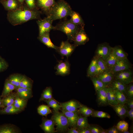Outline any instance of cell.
I'll return each mask as SVG.
<instances>
[{
	"label": "cell",
	"mask_w": 133,
	"mask_h": 133,
	"mask_svg": "<svg viewBox=\"0 0 133 133\" xmlns=\"http://www.w3.org/2000/svg\"><path fill=\"white\" fill-rule=\"evenodd\" d=\"M41 13L37 9L31 10L26 5H21L16 10L8 11L7 18L9 22L15 26L22 24L30 20L41 19Z\"/></svg>",
	"instance_id": "1"
},
{
	"label": "cell",
	"mask_w": 133,
	"mask_h": 133,
	"mask_svg": "<svg viewBox=\"0 0 133 133\" xmlns=\"http://www.w3.org/2000/svg\"><path fill=\"white\" fill-rule=\"evenodd\" d=\"M72 10L69 4L64 0L58 1L52 7L47 16L53 21L69 16Z\"/></svg>",
	"instance_id": "2"
},
{
	"label": "cell",
	"mask_w": 133,
	"mask_h": 133,
	"mask_svg": "<svg viewBox=\"0 0 133 133\" xmlns=\"http://www.w3.org/2000/svg\"><path fill=\"white\" fill-rule=\"evenodd\" d=\"M80 27L69 19L59 23L54 26V30L63 32L67 35L68 40L73 41L75 35L80 29Z\"/></svg>",
	"instance_id": "3"
},
{
	"label": "cell",
	"mask_w": 133,
	"mask_h": 133,
	"mask_svg": "<svg viewBox=\"0 0 133 133\" xmlns=\"http://www.w3.org/2000/svg\"><path fill=\"white\" fill-rule=\"evenodd\" d=\"M51 118L56 126V132H63L67 130L69 126L67 119L62 112L54 111Z\"/></svg>",
	"instance_id": "4"
},
{
	"label": "cell",
	"mask_w": 133,
	"mask_h": 133,
	"mask_svg": "<svg viewBox=\"0 0 133 133\" xmlns=\"http://www.w3.org/2000/svg\"><path fill=\"white\" fill-rule=\"evenodd\" d=\"M53 21L49 16L43 19L38 20L36 21L39 28V36L47 32H50L52 30H54V27L52 25Z\"/></svg>",
	"instance_id": "5"
},
{
	"label": "cell",
	"mask_w": 133,
	"mask_h": 133,
	"mask_svg": "<svg viewBox=\"0 0 133 133\" xmlns=\"http://www.w3.org/2000/svg\"><path fill=\"white\" fill-rule=\"evenodd\" d=\"M76 46L74 44H70L68 40L62 41L60 45L56 50L62 56L68 57L74 51Z\"/></svg>",
	"instance_id": "6"
},
{
	"label": "cell",
	"mask_w": 133,
	"mask_h": 133,
	"mask_svg": "<svg viewBox=\"0 0 133 133\" xmlns=\"http://www.w3.org/2000/svg\"><path fill=\"white\" fill-rule=\"evenodd\" d=\"M112 48L108 44L104 43L100 44L96 51L97 57L105 61L111 53Z\"/></svg>",
	"instance_id": "7"
},
{
	"label": "cell",
	"mask_w": 133,
	"mask_h": 133,
	"mask_svg": "<svg viewBox=\"0 0 133 133\" xmlns=\"http://www.w3.org/2000/svg\"><path fill=\"white\" fill-rule=\"evenodd\" d=\"M114 79L128 85L133 81V72L130 70H124L114 74Z\"/></svg>",
	"instance_id": "8"
},
{
	"label": "cell",
	"mask_w": 133,
	"mask_h": 133,
	"mask_svg": "<svg viewBox=\"0 0 133 133\" xmlns=\"http://www.w3.org/2000/svg\"><path fill=\"white\" fill-rule=\"evenodd\" d=\"M84 26L80 27L74 37L73 41L74 44L76 47L84 45L89 40V38L84 29Z\"/></svg>",
	"instance_id": "9"
},
{
	"label": "cell",
	"mask_w": 133,
	"mask_h": 133,
	"mask_svg": "<svg viewBox=\"0 0 133 133\" xmlns=\"http://www.w3.org/2000/svg\"><path fill=\"white\" fill-rule=\"evenodd\" d=\"M70 64L68 60L60 61L55 67L57 75L64 76L69 75L70 73Z\"/></svg>",
	"instance_id": "10"
},
{
	"label": "cell",
	"mask_w": 133,
	"mask_h": 133,
	"mask_svg": "<svg viewBox=\"0 0 133 133\" xmlns=\"http://www.w3.org/2000/svg\"><path fill=\"white\" fill-rule=\"evenodd\" d=\"M131 67L127 59L118 60L115 65L108 71L113 74L122 71L129 69Z\"/></svg>",
	"instance_id": "11"
},
{
	"label": "cell",
	"mask_w": 133,
	"mask_h": 133,
	"mask_svg": "<svg viewBox=\"0 0 133 133\" xmlns=\"http://www.w3.org/2000/svg\"><path fill=\"white\" fill-rule=\"evenodd\" d=\"M60 103L62 106V110L70 112L77 111L82 105L78 101L73 100Z\"/></svg>",
	"instance_id": "12"
},
{
	"label": "cell",
	"mask_w": 133,
	"mask_h": 133,
	"mask_svg": "<svg viewBox=\"0 0 133 133\" xmlns=\"http://www.w3.org/2000/svg\"><path fill=\"white\" fill-rule=\"evenodd\" d=\"M56 2L55 0H36V5L47 16Z\"/></svg>",
	"instance_id": "13"
},
{
	"label": "cell",
	"mask_w": 133,
	"mask_h": 133,
	"mask_svg": "<svg viewBox=\"0 0 133 133\" xmlns=\"http://www.w3.org/2000/svg\"><path fill=\"white\" fill-rule=\"evenodd\" d=\"M55 124L51 119H48L43 117L40 126L45 133H53L56 132L54 127Z\"/></svg>",
	"instance_id": "14"
},
{
	"label": "cell",
	"mask_w": 133,
	"mask_h": 133,
	"mask_svg": "<svg viewBox=\"0 0 133 133\" xmlns=\"http://www.w3.org/2000/svg\"><path fill=\"white\" fill-rule=\"evenodd\" d=\"M62 111L67 119L69 126L76 127L80 114L78 110L75 112H70L62 110Z\"/></svg>",
	"instance_id": "15"
},
{
	"label": "cell",
	"mask_w": 133,
	"mask_h": 133,
	"mask_svg": "<svg viewBox=\"0 0 133 133\" xmlns=\"http://www.w3.org/2000/svg\"><path fill=\"white\" fill-rule=\"evenodd\" d=\"M108 87L114 80V74L108 70L100 73L95 76Z\"/></svg>",
	"instance_id": "16"
},
{
	"label": "cell",
	"mask_w": 133,
	"mask_h": 133,
	"mask_svg": "<svg viewBox=\"0 0 133 133\" xmlns=\"http://www.w3.org/2000/svg\"><path fill=\"white\" fill-rule=\"evenodd\" d=\"M50 32H47L39 36L38 38L42 43L49 48L54 49L57 50L58 47L56 46L51 41L50 38Z\"/></svg>",
	"instance_id": "17"
},
{
	"label": "cell",
	"mask_w": 133,
	"mask_h": 133,
	"mask_svg": "<svg viewBox=\"0 0 133 133\" xmlns=\"http://www.w3.org/2000/svg\"><path fill=\"white\" fill-rule=\"evenodd\" d=\"M0 1L4 9L8 11L16 10L21 5L17 0H5Z\"/></svg>",
	"instance_id": "18"
},
{
	"label": "cell",
	"mask_w": 133,
	"mask_h": 133,
	"mask_svg": "<svg viewBox=\"0 0 133 133\" xmlns=\"http://www.w3.org/2000/svg\"><path fill=\"white\" fill-rule=\"evenodd\" d=\"M105 87L96 91L97 101L98 104L100 106L108 105Z\"/></svg>",
	"instance_id": "19"
},
{
	"label": "cell",
	"mask_w": 133,
	"mask_h": 133,
	"mask_svg": "<svg viewBox=\"0 0 133 133\" xmlns=\"http://www.w3.org/2000/svg\"><path fill=\"white\" fill-rule=\"evenodd\" d=\"M16 90L17 95L20 98L28 100L33 97L32 89L19 87Z\"/></svg>",
	"instance_id": "20"
},
{
	"label": "cell",
	"mask_w": 133,
	"mask_h": 133,
	"mask_svg": "<svg viewBox=\"0 0 133 133\" xmlns=\"http://www.w3.org/2000/svg\"><path fill=\"white\" fill-rule=\"evenodd\" d=\"M116 112L117 115L122 119H124L126 117V115L128 109L125 104H119L111 105Z\"/></svg>",
	"instance_id": "21"
},
{
	"label": "cell",
	"mask_w": 133,
	"mask_h": 133,
	"mask_svg": "<svg viewBox=\"0 0 133 133\" xmlns=\"http://www.w3.org/2000/svg\"><path fill=\"white\" fill-rule=\"evenodd\" d=\"M24 109L17 108L13 105L0 109V114L12 115L18 114Z\"/></svg>",
	"instance_id": "22"
},
{
	"label": "cell",
	"mask_w": 133,
	"mask_h": 133,
	"mask_svg": "<svg viewBox=\"0 0 133 133\" xmlns=\"http://www.w3.org/2000/svg\"><path fill=\"white\" fill-rule=\"evenodd\" d=\"M20 132L19 128L13 124H7L0 126V133H17Z\"/></svg>",
	"instance_id": "23"
},
{
	"label": "cell",
	"mask_w": 133,
	"mask_h": 133,
	"mask_svg": "<svg viewBox=\"0 0 133 133\" xmlns=\"http://www.w3.org/2000/svg\"><path fill=\"white\" fill-rule=\"evenodd\" d=\"M127 85L118 80L114 79L109 85V87H111L113 90L120 91L125 95Z\"/></svg>",
	"instance_id": "24"
},
{
	"label": "cell",
	"mask_w": 133,
	"mask_h": 133,
	"mask_svg": "<svg viewBox=\"0 0 133 133\" xmlns=\"http://www.w3.org/2000/svg\"><path fill=\"white\" fill-rule=\"evenodd\" d=\"M24 76L21 74H14L10 75L7 78L10 83L15 86L16 90L19 87L20 83Z\"/></svg>",
	"instance_id": "25"
},
{
	"label": "cell",
	"mask_w": 133,
	"mask_h": 133,
	"mask_svg": "<svg viewBox=\"0 0 133 133\" xmlns=\"http://www.w3.org/2000/svg\"><path fill=\"white\" fill-rule=\"evenodd\" d=\"M69 16L71 17L70 19L73 23L80 27L84 26V21L78 13L72 10Z\"/></svg>",
	"instance_id": "26"
},
{
	"label": "cell",
	"mask_w": 133,
	"mask_h": 133,
	"mask_svg": "<svg viewBox=\"0 0 133 133\" xmlns=\"http://www.w3.org/2000/svg\"><path fill=\"white\" fill-rule=\"evenodd\" d=\"M89 125V124L88 121L87 117L83 116L81 114L79 115L76 128L80 131L83 129L88 127Z\"/></svg>",
	"instance_id": "27"
},
{
	"label": "cell",
	"mask_w": 133,
	"mask_h": 133,
	"mask_svg": "<svg viewBox=\"0 0 133 133\" xmlns=\"http://www.w3.org/2000/svg\"><path fill=\"white\" fill-rule=\"evenodd\" d=\"M15 90H16L15 87L10 83L7 78L5 80L3 89L1 95L3 98Z\"/></svg>",
	"instance_id": "28"
},
{
	"label": "cell",
	"mask_w": 133,
	"mask_h": 133,
	"mask_svg": "<svg viewBox=\"0 0 133 133\" xmlns=\"http://www.w3.org/2000/svg\"><path fill=\"white\" fill-rule=\"evenodd\" d=\"M112 51L118 60L127 59L126 54L121 46H117L112 48Z\"/></svg>",
	"instance_id": "29"
},
{
	"label": "cell",
	"mask_w": 133,
	"mask_h": 133,
	"mask_svg": "<svg viewBox=\"0 0 133 133\" xmlns=\"http://www.w3.org/2000/svg\"><path fill=\"white\" fill-rule=\"evenodd\" d=\"M17 95L16 92H12L2 98V103L4 107L12 105Z\"/></svg>",
	"instance_id": "30"
},
{
	"label": "cell",
	"mask_w": 133,
	"mask_h": 133,
	"mask_svg": "<svg viewBox=\"0 0 133 133\" xmlns=\"http://www.w3.org/2000/svg\"><path fill=\"white\" fill-rule=\"evenodd\" d=\"M97 58H94L91 61L88 68L87 74L88 77L95 76L97 68Z\"/></svg>",
	"instance_id": "31"
},
{
	"label": "cell",
	"mask_w": 133,
	"mask_h": 133,
	"mask_svg": "<svg viewBox=\"0 0 133 133\" xmlns=\"http://www.w3.org/2000/svg\"><path fill=\"white\" fill-rule=\"evenodd\" d=\"M108 70V68L105 61L100 58H97V68L95 76Z\"/></svg>",
	"instance_id": "32"
},
{
	"label": "cell",
	"mask_w": 133,
	"mask_h": 133,
	"mask_svg": "<svg viewBox=\"0 0 133 133\" xmlns=\"http://www.w3.org/2000/svg\"><path fill=\"white\" fill-rule=\"evenodd\" d=\"M44 101L50 107L52 108L54 111L58 112L59 110L61 108L62 106L60 103L56 100L53 98L51 99L46 100Z\"/></svg>",
	"instance_id": "33"
},
{
	"label": "cell",
	"mask_w": 133,
	"mask_h": 133,
	"mask_svg": "<svg viewBox=\"0 0 133 133\" xmlns=\"http://www.w3.org/2000/svg\"><path fill=\"white\" fill-rule=\"evenodd\" d=\"M94 110L92 109L83 104L78 110L80 114L83 116L86 117L91 116Z\"/></svg>",
	"instance_id": "34"
},
{
	"label": "cell",
	"mask_w": 133,
	"mask_h": 133,
	"mask_svg": "<svg viewBox=\"0 0 133 133\" xmlns=\"http://www.w3.org/2000/svg\"><path fill=\"white\" fill-rule=\"evenodd\" d=\"M53 98L51 87H47L43 90L39 100V101L49 100Z\"/></svg>",
	"instance_id": "35"
},
{
	"label": "cell",
	"mask_w": 133,
	"mask_h": 133,
	"mask_svg": "<svg viewBox=\"0 0 133 133\" xmlns=\"http://www.w3.org/2000/svg\"><path fill=\"white\" fill-rule=\"evenodd\" d=\"M27 101L28 100L20 98L17 95L13 105L17 108L24 109L26 106Z\"/></svg>",
	"instance_id": "36"
},
{
	"label": "cell",
	"mask_w": 133,
	"mask_h": 133,
	"mask_svg": "<svg viewBox=\"0 0 133 133\" xmlns=\"http://www.w3.org/2000/svg\"><path fill=\"white\" fill-rule=\"evenodd\" d=\"M96 92L107 86L99 79L95 76L90 77Z\"/></svg>",
	"instance_id": "37"
},
{
	"label": "cell",
	"mask_w": 133,
	"mask_h": 133,
	"mask_svg": "<svg viewBox=\"0 0 133 133\" xmlns=\"http://www.w3.org/2000/svg\"><path fill=\"white\" fill-rule=\"evenodd\" d=\"M37 111L40 115L46 116H47L48 114L52 113L49 106L43 104L39 106L38 107Z\"/></svg>",
	"instance_id": "38"
},
{
	"label": "cell",
	"mask_w": 133,
	"mask_h": 133,
	"mask_svg": "<svg viewBox=\"0 0 133 133\" xmlns=\"http://www.w3.org/2000/svg\"><path fill=\"white\" fill-rule=\"evenodd\" d=\"M118 60L112 51L105 61L106 63L108 70L113 66Z\"/></svg>",
	"instance_id": "39"
},
{
	"label": "cell",
	"mask_w": 133,
	"mask_h": 133,
	"mask_svg": "<svg viewBox=\"0 0 133 133\" xmlns=\"http://www.w3.org/2000/svg\"><path fill=\"white\" fill-rule=\"evenodd\" d=\"M33 85V81L25 76L20 83L19 87L32 89Z\"/></svg>",
	"instance_id": "40"
},
{
	"label": "cell",
	"mask_w": 133,
	"mask_h": 133,
	"mask_svg": "<svg viewBox=\"0 0 133 133\" xmlns=\"http://www.w3.org/2000/svg\"><path fill=\"white\" fill-rule=\"evenodd\" d=\"M113 91L118 104H125L127 99L125 95L120 91L115 90Z\"/></svg>",
	"instance_id": "41"
},
{
	"label": "cell",
	"mask_w": 133,
	"mask_h": 133,
	"mask_svg": "<svg viewBox=\"0 0 133 133\" xmlns=\"http://www.w3.org/2000/svg\"><path fill=\"white\" fill-rule=\"evenodd\" d=\"M117 129L120 132L128 130L129 128V124L126 122L122 120L119 121L116 126Z\"/></svg>",
	"instance_id": "42"
},
{
	"label": "cell",
	"mask_w": 133,
	"mask_h": 133,
	"mask_svg": "<svg viewBox=\"0 0 133 133\" xmlns=\"http://www.w3.org/2000/svg\"><path fill=\"white\" fill-rule=\"evenodd\" d=\"M91 116L94 117L110 118V115L107 113L101 111H93Z\"/></svg>",
	"instance_id": "43"
},
{
	"label": "cell",
	"mask_w": 133,
	"mask_h": 133,
	"mask_svg": "<svg viewBox=\"0 0 133 133\" xmlns=\"http://www.w3.org/2000/svg\"><path fill=\"white\" fill-rule=\"evenodd\" d=\"M127 85L125 92L127 98H133V84L132 83Z\"/></svg>",
	"instance_id": "44"
},
{
	"label": "cell",
	"mask_w": 133,
	"mask_h": 133,
	"mask_svg": "<svg viewBox=\"0 0 133 133\" xmlns=\"http://www.w3.org/2000/svg\"><path fill=\"white\" fill-rule=\"evenodd\" d=\"M88 128L91 133H100L101 131L103 129L98 126L95 125L89 124Z\"/></svg>",
	"instance_id": "45"
},
{
	"label": "cell",
	"mask_w": 133,
	"mask_h": 133,
	"mask_svg": "<svg viewBox=\"0 0 133 133\" xmlns=\"http://www.w3.org/2000/svg\"><path fill=\"white\" fill-rule=\"evenodd\" d=\"M8 65L5 60L0 56V72L6 70Z\"/></svg>",
	"instance_id": "46"
},
{
	"label": "cell",
	"mask_w": 133,
	"mask_h": 133,
	"mask_svg": "<svg viewBox=\"0 0 133 133\" xmlns=\"http://www.w3.org/2000/svg\"><path fill=\"white\" fill-rule=\"evenodd\" d=\"M26 5L27 7L31 10L37 8L35 0H25Z\"/></svg>",
	"instance_id": "47"
},
{
	"label": "cell",
	"mask_w": 133,
	"mask_h": 133,
	"mask_svg": "<svg viewBox=\"0 0 133 133\" xmlns=\"http://www.w3.org/2000/svg\"><path fill=\"white\" fill-rule=\"evenodd\" d=\"M108 105L110 106L112 105L111 101L112 93L113 89L110 87H105Z\"/></svg>",
	"instance_id": "48"
},
{
	"label": "cell",
	"mask_w": 133,
	"mask_h": 133,
	"mask_svg": "<svg viewBox=\"0 0 133 133\" xmlns=\"http://www.w3.org/2000/svg\"><path fill=\"white\" fill-rule=\"evenodd\" d=\"M125 105L128 110L133 109V98H127L126 102Z\"/></svg>",
	"instance_id": "49"
},
{
	"label": "cell",
	"mask_w": 133,
	"mask_h": 133,
	"mask_svg": "<svg viewBox=\"0 0 133 133\" xmlns=\"http://www.w3.org/2000/svg\"><path fill=\"white\" fill-rule=\"evenodd\" d=\"M106 130L107 133H119L120 132L115 126Z\"/></svg>",
	"instance_id": "50"
},
{
	"label": "cell",
	"mask_w": 133,
	"mask_h": 133,
	"mask_svg": "<svg viewBox=\"0 0 133 133\" xmlns=\"http://www.w3.org/2000/svg\"><path fill=\"white\" fill-rule=\"evenodd\" d=\"M67 133H80V131L76 128L72 127L70 129L68 128Z\"/></svg>",
	"instance_id": "51"
},
{
	"label": "cell",
	"mask_w": 133,
	"mask_h": 133,
	"mask_svg": "<svg viewBox=\"0 0 133 133\" xmlns=\"http://www.w3.org/2000/svg\"><path fill=\"white\" fill-rule=\"evenodd\" d=\"M128 117L130 119L133 120V109L128 110L127 113L126 117Z\"/></svg>",
	"instance_id": "52"
},
{
	"label": "cell",
	"mask_w": 133,
	"mask_h": 133,
	"mask_svg": "<svg viewBox=\"0 0 133 133\" xmlns=\"http://www.w3.org/2000/svg\"><path fill=\"white\" fill-rule=\"evenodd\" d=\"M80 133H91L88 127L85 128L80 131Z\"/></svg>",
	"instance_id": "53"
},
{
	"label": "cell",
	"mask_w": 133,
	"mask_h": 133,
	"mask_svg": "<svg viewBox=\"0 0 133 133\" xmlns=\"http://www.w3.org/2000/svg\"><path fill=\"white\" fill-rule=\"evenodd\" d=\"M4 108L2 103V97L1 95L0 96V109Z\"/></svg>",
	"instance_id": "54"
},
{
	"label": "cell",
	"mask_w": 133,
	"mask_h": 133,
	"mask_svg": "<svg viewBox=\"0 0 133 133\" xmlns=\"http://www.w3.org/2000/svg\"><path fill=\"white\" fill-rule=\"evenodd\" d=\"M20 5H23L25 0H17Z\"/></svg>",
	"instance_id": "55"
},
{
	"label": "cell",
	"mask_w": 133,
	"mask_h": 133,
	"mask_svg": "<svg viewBox=\"0 0 133 133\" xmlns=\"http://www.w3.org/2000/svg\"><path fill=\"white\" fill-rule=\"evenodd\" d=\"M100 133H107V130H105L102 129Z\"/></svg>",
	"instance_id": "56"
},
{
	"label": "cell",
	"mask_w": 133,
	"mask_h": 133,
	"mask_svg": "<svg viewBox=\"0 0 133 133\" xmlns=\"http://www.w3.org/2000/svg\"><path fill=\"white\" fill-rule=\"evenodd\" d=\"M122 133H130V132L129 131H128V130L125 131H123L121 132Z\"/></svg>",
	"instance_id": "57"
},
{
	"label": "cell",
	"mask_w": 133,
	"mask_h": 133,
	"mask_svg": "<svg viewBox=\"0 0 133 133\" xmlns=\"http://www.w3.org/2000/svg\"><path fill=\"white\" fill-rule=\"evenodd\" d=\"M5 0H0V1H3Z\"/></svg>",
	"instance_id": "58"
}]
</instances>
